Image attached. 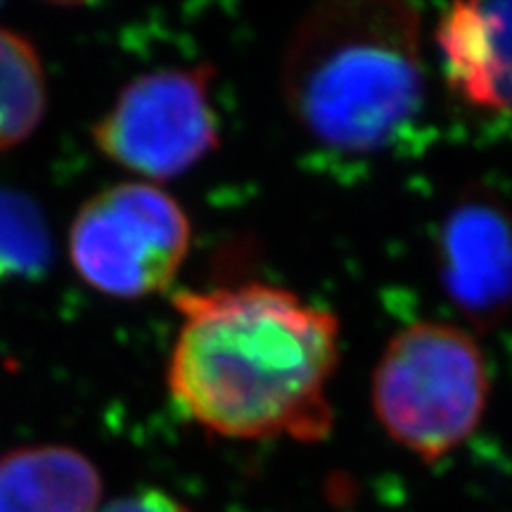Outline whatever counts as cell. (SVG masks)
Returning a JSON list of instances; mask_svg holds the SVG:
<instances>
[{
	"label": "cell",
	"instance_id": "obj_1",
	"mask_svg": "<svg viewBox=\"0 0 512 512\" xmlns=\"http://www.w3.org/2000/svg\"><path fill=\"white\" fill-rule=\"evenodd\" d=\"M166 368L171 401L223 439H325L335 413L339 320L285 287L242 283L181 292Z\"/></svg>",
	"mask_w": 512,
	"mask_h": 512
},
{
	"label": "cell",
	"instance_id": "obj_2",
	"mask_svg": "<svg viewBox=\"0 0 512 512\" xmlns=\"http://www.w3.org/2000/svg\"><path fill=\"white\" fill-rule=\"evenodd\" d=\"M283 98L325 150L377 155L422 114L427 74L413 0H316L287 41Z\"/></svg>",
	"mask_w": 512,
	"mask_h": 512
},
{
	"label": "cell",
	"instance_id": "obj_3",
	"mask_svg": "<svg viewBox=\"0 0 512 512\" xmlns=\"http://www.w3.org/2000/svg\"><path fill=\"white\" fill-rule=\"evenodd\" d=\"M491 392L489 363L458 325L422 320L389 339L373 375L384 434L422 463H437L475 434Z\"/></svg>",
	"mask_w": 512,
	"mask_h": 512
},
{
	"label": "cell",
	"instance_id": "obj_4",
	"mask_svg": "<svg viewBox=\"0 0 512 512\" xmlns=\"http://www.w3.org/2000/svg\"><path fill=\"white\" fill-rule=\"evenodd\" d=\"M192 226L176 197L147 181L95 192L76 211L67 252L95 292L143 299L176 280L190 252Z\"/></svg>",
	"mask_w": 512,
	"mask_h": 512
},
{
	"label": "cell",
	"instance_id": "obj_5",
	"mask_svg": "<svg viewBox=\"0 0 512 512\" xmlns=\"http://www.w3.org/2000/svg\"><path fill=\"white\" fill-rule=\"evenodd\" d=\"M211 81L209 64L157 69L128 81L93 126L95 147L147 183L188 174L219 147Z\"/></svg>",
	"mask_w": 512,
	"mask_h": 512
},
{
	"label": "cell",
	"instance_id": "obj_6",
	"mask_svg": "<svg viewBox=\"0 0 512 512\" xmlns=\"http://www.w3.org/2000/svg\"><path fill=\"white\" fill-rule=\"evenodd\" d=\"M437 273L451 304L477 325L512 311V209L482 190L460 195L439 223Z\"/></svg>",
	"mask_w": 512,
	"mask_h": 512
},
{
	"label": "cell",
	"instance_id": "obj_7",
	"mask_svg": "<svg viewBox=\"0 0 512 512\" xmlns=\"http://www.w3.org/2000/svg\"><path fill=\"white\" fill-rule=\"evenodd\" d=\"M437 46L448 88L465 105L512 110V0H451Z\"/></svg>",
	"mask_w": 512,
	"mask_h": 512
},
{
	"label": "cell",
	"instance_id": "obj_8",
	"mask_svg": "<svg viewBox=\"0 0 512 512\" xmlns=\"http://www.w3.org/2000/svg\"><path fill=\"white\" fill-rule=\"evenodd\" d=\"M102 475L86 453L62 444L0 456V512H98Z\"/></svg>",
	"mask_w": 512,
	"mask_h": 512
},
{
	"label": "cell",
	"instance_id": "obj_9",
	"mask_svg": "<svg viewBox=\"0 0 512 512\" xmlns=\"http://www.w3.org/2000/svg\"><path fill=\"white\" fill-rule=\"evenodd\" d=\"M48 110L41 57L24 36L0 27V152L36 133Z\"/></svg>",
	"mask_w": 512,
	"mask_h": 512
},
{
	"label": "cell",
	"instance_id": "obj_10",
	"mask_svg": "<svg viewBox=\"0 0 512 512\" xmlns=\"http://www.w3.org/2000/svg\"><path fill=\"white\" fill-rule=\"evenodd\" d=\"M53 240L46 214L34 197L0 188V299L48 273Z\"/></svg>",
	"mask_w": 512,
	"mask_h": 512
},
{
	"label": "cell",
	"instance_id": "obj_11",
	"mask_svg": "<svg viewBox=\"0 0 512 512\" xmlns=\"http://www.w3.org/2000/svg\"><path fill=\"white\" fill-rule=\"evenodd\" d=\"M98 512H192V510L188 505L178 501V498L166 494V491L143 489L102 505Z\"/></svg>",
	"mask_w": 512,
	"mask_h": 512
},
{
	"label": "cell",
	"instance_id": "obj_12",
	"mask_svg": "<svg viewBox=\"0 0 512 512\" xmlns=\"http://www.w3.org/2000/svg\"><path fill=\"white\" fill-rule=\"evenodd\" d=\"M43 3L60 5V8H76V5H86V3H91V0H43Z\"/></svg>",
	"mask_w": 512,
	"mask_h": 512
},
{
	"label": "cell",
	"instance_id": "obj_13",
	"mask_svg": "<svg viewBox=\"0 0 512 512\" xmlns=\"http://www.w3.org/2000/svg\"><path fill=\"white\" fill-rule=\"evenodd\" d=\"M0 3H3V0H0Z\"/></svg>",
	"mask_w": 512,
	"mask_h": 512
}]
</instances>
